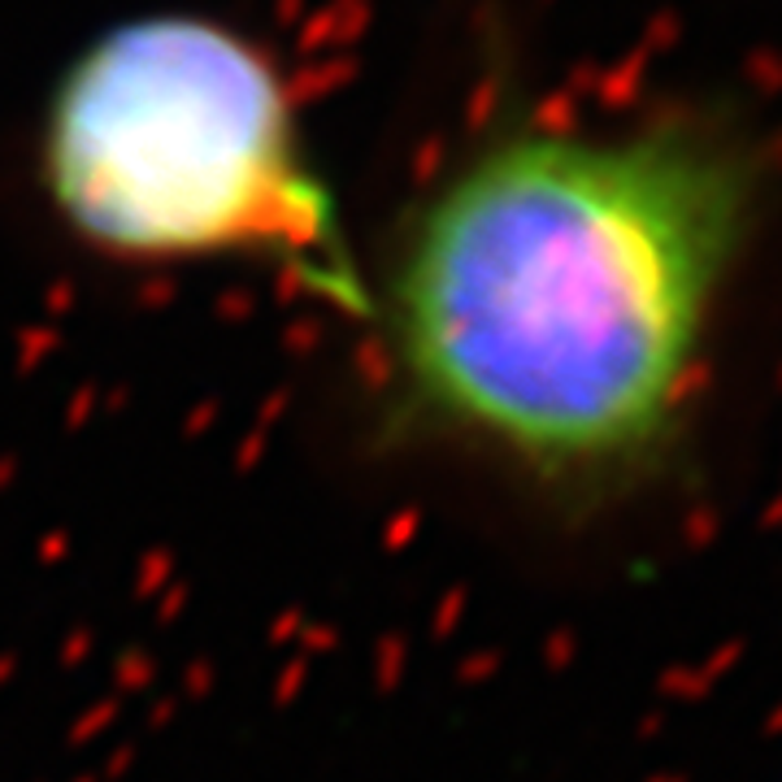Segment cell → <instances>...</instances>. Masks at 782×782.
Listing matches in <instances>:
<instances>
[{"label":"cell","mask_w":782,"mask_h":782,"mask_svg":"<svg viewBox=\"0 0 782 782\" xmlns=\"http://www.w3.org/2000/svg\"><path fill=\"white\" fill-rule=\"evenodd\" d=\"M757 196L748 144L691 113L491 131L396 239L378 309L396 422L574 500L657 474Z\"/></svg>","instance_id":"obj_1"},{"label":"cell","mask_w":782,"mask_h":782,"mask_svg":"<svg viewBox=\"0 0 782 782\" xmlns=\"http://www.w3.org/2000/svg\"><path fill=\"white\" fill-rule=\"evenodd\" d=\"M39 183L110 257H279L356 318L374 314L279 61L223 18L161 9L88 39L48 92Z\"/></svg>","instance_id":"obj_2"}]
</instances>
